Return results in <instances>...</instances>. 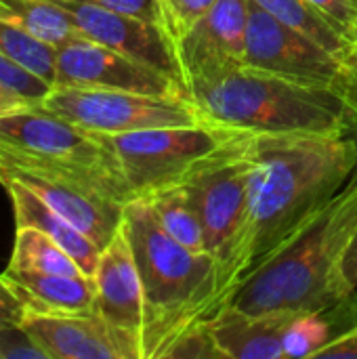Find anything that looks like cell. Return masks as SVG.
<instances>
[{"label": "cell", "instance_id": "6da1fadb", "mask_svg": "<svg viewBox=\"0 0 357 359\" xmlns=\"http://www.w3.org/2000/svg\"><path fill=\"white\" fill-rule=\"evenodd\" d=\"M248 215L219 273V311L246 276L284 246L357 166L353 135H248Z\"/></svg>", "mask_w": 357, "mask_h": 359}, {"label": "cell", "instance_id": "7a4b0ae2", "mask_svg": "<svg viewBox=\"0 0 357 359\" xmlns=\"http://www.w3.org/2000/svg\"><path fill=\"white\" fill-rule=\"evenodd\" d=\"M357 231V166L309 221L238 286L229 305L246 313L328 311L353 292L343 259Z\"/></svg>", "mask_w": 357, "mask_h": 359}, {"label": "cell", "instance_id": "3957f363", "mask_svg": "<svg viewBox=\"0 0 357 359\" xmlns=\"http://www.w3.org/2000/svg\"><path fill=\"white\" fill-rule=\"evenodd\" d=\"M124 223L145 299L141 359L168 358L183 337L217 313V261L173 240L141 198L124 204Z\"/></svg>", "mask_w": 357, "mask_h": 359}, {"label": "cell", "instance_id": "277c9868", "mask_svg": "<svg viewBox=\"0 0 357 359\" xmlns=\"http://www.w3.org/2000/svg\"><path fill=\"white\" fill-rule=\"evenodd\" d=\"M213 124L250 135L343 137L357 130V97L242 65L189 90Z\"/></svg>", "mask_w": 357, "mask_h": 359}, {"label": "cell", "instance_id": "5b68a950", "mask_svg": "<svg viewBox=\"0 0 357 359\" xmlns=\"http://www.w3.org/2000/svg\"><path fill=\"white\" fill-rule=\"evenodd\" d=\"M0 166L61 175L130 200L103 139L40 103L0 116Z\"/></svg>", "mask_w": 357, "mask_h": 359}, {"label": "cell", "instance_id": "8992f818", "mask_svg": "<svg viewBox=\"0 0 357 359\" xmlns=\"http://www.w3.org/2000/svg\"><path fill=\"white\" fill-rule=\"evenodd\" d=\"M238 135L240 130L202 122L99 137L116 162L128 198L135 200L185 183L202 162Z\"/></svg>", "mask_w": 357, "mask_h": 359}, {"label": "cell", "instance_id": "52a82bcc", "mask_svg": "<svg viewBox=\"0 0 357 359\" xmlns=\"http://www.w3.org/2000/svg\"><path fill=\"white\" fill-rule=\"evenodd\" d=\"M40 105L76 126L99 135L208 122L191 99L154 97L112 88L53 86Z\"/></svg>", "mask_w": 357, "mask_h": 359}, {"label": "cell", "instance_id": "ba28073f", "mask_svg": "<svg viewBox=\"0 0 357 359\" xmlns=\"http://www.w3.org/2000/svg\"><path fill=\"white\" fill-rule=\"evenodd\" d=\"M248 135L250 133H240L231 143L202 162L185 181L191 187L200 210L206 252L217 261L219 273L227 265L248 215Z\"/></svg>", "mask_w": 357, "mask_h": 359}, {"label": "cell", "instance_id": "9c48e42d", "mask_svg": "<svg viewBox=\"0 0 357 359\" xmlns=\"http://www.w3.org/2000/svg\"><path fill=\"white\" fill-rule=\"evenodd\" d=\"M246 65L301 84L332 88L357 97L356 76L349 61L290 29L252 0L246 29Z\"/></svg>", "mask_w": 357, "mask_h": 359}, {"label": "cell", "instance_id": "30bf717a", "mask_svg": "<svg viewBox=\"0 0 357 359\" xmlns=\"http://www.w3.org/2000/svg\"><path fill=\"white\" fill-rule=\"evenodd\" d=\"M55 86L112 88L154 97L189 99L187 88L173 76L86 38L57 48Z\"/></svg>", "mask_w": 357, "mask_h": 359}, {"label": "cell", "instance_id": "8fae6325", "mask_svg": "<svg viewBox=\"0 0 357 359\" xmlns=\"http://www.w3.org/2000/svg\"><path fill=\"white\" fill-rule=\"evenodd\" d=\"M250 0H217V4L177 44L187 95L246 65V29Z\"/></svg>", "mask_w": 357, "mask_h": 359}, {"label": "cell", "instance_id": "7c38bea8", "mask_svg": "<svg viewBox=\"0 0 357 359\" xmlns=\"http://www.w3.org/2000/svg\"><path fill=\"white\" fill-rule=\"evenodd\" d=\"M53 2L69 15V19L86 40H93L126 57H133L154 69H160L185 86L177 44L164 25L105 6H97L84 0Z\"/></svg>", "mask_w": 357, "mask_h": 359}, {"label": "cell", "instance_id": "4fadbf2b", "mask_svg": "<svg viewBox=\"0 0 357 359\" xmlns=\"http://www.w3.org/2000/svg\"><path fill=\"white\" fill-rule=\"evenodd\" d=\"M0 177L17 179L65 221L88 236L101 250L112 242L124 221V202L82 183L50 172L0 166Z\"/></svg>", "mask_w": 357, "mask_h": 359}, {"label": "cell", "instance_id": "5bb4252c", "mask_svg": "<svg viewBox=\"0 0 357 359\" xmlns=\"http://www.w3.org/2000/svg\"><path fill=\"white\" fill-rule=\"evenodd\" d=\"M50 359H141L135 337L97 311L80 316H25L21 322Z\"/></svg>", "mask_w": 357, "mask_h": 359}, {"label": "cell", "instance_id": "9a60e30c", "mask_svg": "<svg viewBox=\"0 0 357 359\" xmlns=\"http://www.w3.org/2000/svg\"><path fill=\"white\" fill-rule=\"evenodd\" d=\"M93 280L95 311L116 328L135 337L141 347L145 299L139 267L124 221L116 236L112 238V242L101 250Z\"/></svg>", "mask_w": 357, "mask_h": 359}, {"label": "cell", "instance_id": "2e32d148", "mask_svg": "<svg viewBox=\"0 0 357 359\" xmlns=\"http://www.w3.org/2000/svg\"><path fill=\"white\" fill-rule=\"evenodd\" d=\"M299 313H246L225 305L202 322L219 358L225 359H284L282 337Z\"/></svg>", "mask_w": 357, "mask_h": 359}, {"label": "cell", "instance_id": "e0dca14e", "mask_svg": "<svg viewBox=\"0 0 357 359\" xmlns=\"http://www.w3.org/2000/svg\"><path fill=\"white\" fill-rule=\"evenodd\" d=\"M0 280L21 303L25 316H80L95 311V280L88 276L36 273L6 267Z\"/></svg>", "mask_w": 357, "mask_h": 359}, {"label": "cell", "instance_id": "ac0fdd59", "mask_svg": "<svg viewBox=\"0 0 357 359\" xmlns=\"http://www.w3.org/2000/svg\"><path fill=\"white\" fill-rule=\"evenodd\" d=\"M0 185L6 189V194L11 198L17 227L40 229L50 240H55L80 265V269L88 278H93L99 257H101V248L88 236H84L78 227H74L69 221H65L57 210H53L44 200H40L29 187L19 183L17 179L0 177Z\"/></svg>", "mask_w": 357, "mask_h": 359}, {"label": "cell", "instance_id": "d6986e66", "mask_svg": "<svg viewBox=\"0 0 357 359\" xmlns=\"http://www.w3.org/2000/svg\"><path fill=\"white\" fill-rule=\"evenodd\" d=\"M257 6L267 11L271 17L288 25L290 29L311 38L314 42L322 44L326 50L335 53L337 57L351 63L356 53L351 32L341 25L337 19L320 11L307 0H252Z\"/></svg>", "mask_w": 357, "mask_h": 359}, {"label": "cell", "instance_id": "ffe728a7", "mask_svg": "<svg viewBox=\"0 0 357 359\" xmlns=\"http://www.w3.org/2000/svg\"><path fill=\"white\" fill-rule=\"evenodd\" d=\"M141 200L149 204L154 217L173 240H177L191 252H206L200 210L187 183L173 185Z\"/></svg>", "mask_w": 357, "mask_h": 359}, {"label": "cell", "instance_id": "44dd1931", "mask_svg": "<svg viewBox=\"0 0 357 359\" xmlns=\"http://www.w3.org/2000/svg\"><path fill=\"white\" fill-rule=\"evenodd\" d=\"M0 17L55 48L84 38L69 15L53 0H0Z\"/></svg>", "mask_w": 357, "mask_h": 359}, {"label": "cell", "instance_id": "7402d4cb", "mask_svg": "<svg viewBox=\"0 0 357 359\" xmlns=\"http://www.w3.org/2000/svg\"><path fill=\"white\" fill-rule=\"evenodd\" d=\"M6 267L36 273L86 276L80 265L55 240H50L36 227H17L13 255Z\"/></svg>", "mask_w": 357, "mask_h": 359}, {"label": "cell", "instance_id": "603a6c76", "mask_svg": "<svg viewBox=\"0 0 357 359\" xmlns=\"http://www.w3.org/2000/svg\"><path fill=\"white\" fill-rule=\"evenodd\" d=\"M0 53L55 86L57 48L0 17Z\"/></svg>", "mask_w": 357, "mask_h": 359}, {"label": "cell", "instance_id": "cb8c5ba5", "mask_svg": "<svg viewBox=\"0 0 357 359\" xmlns=\"http://www.w3.org/2000/svg\"><path fill=\"white\" fill-rule=\"evenodd\" d=\"M332 341V322L328 311L299 313L286 326L282 337L284 359L316 358V353Z\"/></svg>", "mask_w": 357, "mask_h": 359}, {"label": "cell", "instance_id": "d4e9b609", "mask_svg": "<svg viewBox=\"0 0 357 359\" xmlns=\"http://www.w3.org/2000/svg\"><path fill=\"white\" fill-rule=\"evenodd\" d=\"M0 86L11 93H17L34 103H42L46 99V95L53 90L50 82H46L44 78L25 69L23 65L15 63L13 59H8L2 53H0Z\"/></svg>", "mask_w": 357, "mask_h": 359}, {"label": "cell", "instance_id": "484cf974", "mask_svg": "<svg viewBox=\"0 0 357 359\" xmlns=\"http://www.w3.org/2000/svg\"><path fill=\"white\" fill-rule=\"evenodd\" d=\"M215 4H217V0H160L162 15H164V27L168 29L173 40H179Z\"/></svg>", "mask_w": 357, "mask_h": 359}, {"label": "cell", "instance_id": "4316f807", "mask_svg": "<svg viewBox=\"0 0 357 359\" xmlns=\"http://www.w3.org/2000/svg\"><path fill=\"white\" fill-rule=\"evenodd\" d=\"M0 359H50L48 353L36 343L27 328L19 324H8L0 328Z\"/></svg>", "mask_w": 357, "mask_h": 359}, {"label": "cell", "instance_id": "83f0119b", "mask_svg": "<svg viewBox=\"0 0 357 359\" xmlns=\"http://www.w3.org/2000/svg\"><path fill=\"white\" fill-rule=\"evenodd\" d=\"M97 6H105L118 13H126L151 23H160L164 25V15H162V6L160 0H84Z\"/></svg>", "mask_w": 357, "mask_h": 359}, {"label": "cell", "instance_id": "f1b7e54d", "mask_svg": "<svg viewBox=\"0 0 357 359\" xmlns=\"http://www.w3.org/2000/svg\"><path fill=\"white\" fill-rule=\"evenodd\" d=\"M351 32L357 15V0H307Z\"/></svg>", "mask_w": 357, "mask_h": 359}, {"label": "cell", "instance_id": "f546056e", "mask_svg": "<svg viewBox=\"0 0 357 359\" xmlns=\"http://www.w3.org/2000/svg\"><path fill=\"white\" fill-rule=\"evenodd\" d=\"M316 358L357 359V334H339L326 347H322Z\"/></svg>", "mask_w": 357, "mask_h": 359}, {"label": "cell", "instance_id": "4dcf8cb0", "mask_svg": "<svg viewBox=\"0 0 357 359\" xmlns=\"http://www.w3.org/2000/svg\"><path fill=\"white\" fill-rule=\"evenodd\" d=\"M23 318H25V311H23L21 303L0 280V328L8 326V324H19V322H23Z\"/></svg>", "mask_w": 357, "mask_h": 359}, {"label": "cell", "instance_id": "1f68e13d", "mask_svg": "<svg viewBox=\"0 0 357 359\" xmlns=\"http://www.w3.org/2000/svg\"><path fill=\"white\" fill-rule=\"evenodd\" d=\"M343 282L349 292L357 290V231L343 259Z\"/></svg>", "mask_w": 357, "mask_h": 359}, {"label": "cell", "instance_id": "d6a6232c", "mask_svg": "<svg viewBox=\"0 0 357 359\" xmlns=\"http://www.w3.org/2000/svg\"><path fill=\"white\" fill-rule=\"evenodd\" d=\"M29 105H38L17 93H11L6 88L0 86V116L4 114H11V111H17V109H23V107H29Z\"/></svg>", "mask_w": 357, "mask_h": 359}, {"label": "cell", "instance_id": "836d02e7", "mask_svg": "<svg viewBox=\"0 0 357 359\" xmlns=\"http://www.w3.org/2000/svg\"><path fill=\"white\" fill-rule=\"evenodd\" d=\"M351 38H353V46H356V53H357V15H356L353 25H351Z\"/></svg>", "mask_w": 357, "mask_h": 359}, {"label": "cell", "instance_id": "e575fe53", "mask_svg": "<svg viewBox=\"0 0 357 359\" xmlns=\"http://www.w3.org/2000/svg\"><path fill=\"white\" fill-rule=\"evenodd\" d=\"M351 67H353V76H356V84H357V53H353V57H351Z\"/></svg>", "mask_w": 357, "mask_h": 359}, {"label": "cell", "instance_id": "d590c367", "mask_svg": "<svg viewBox=\"0 0 357 359\" xmlns=\"http://www.w3.org/2000/svg\"><path fill=\"white\" fill-rule=\"evenodd\" d=\"M343 334H357V322L351 326V328H349V330H347V332H343Z\"/></svg>", "mask_w": 357, "mask_h": 359}]
</instances>
